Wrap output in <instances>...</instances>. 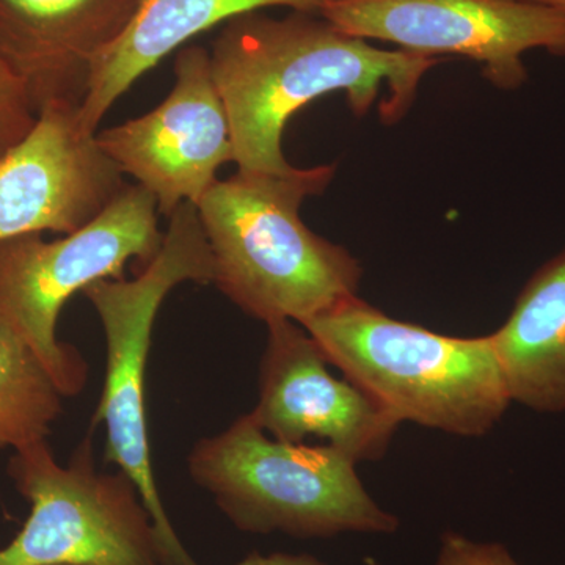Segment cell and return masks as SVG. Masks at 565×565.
Segmentation results:
<instances>
[{
	"label": "cell",
	"mask_w": 565,
	"mask_h": 565,
	"mask_svg": "<svg viewBox=\"0 0 565 565\" xmlns=\"http://www.w3.org/2000/svg\"><path fill=\"white\" fill-rule=\"evenodd\" d=\"M169 218L161 250L136 278L96 281L82 292L106 334V381L93 424L106 427V459L131 479L150 512L161 564L200 565L178 537L156 484L145 390L159 308L181 282L212 285L214 262L195 204L182 203Z\"/></svg>",
	"instance_id": "5"
},
{
	"label": "cell",
	"mask_w": 565,
	"mask_h": 565,
	"mask_svg": "<svg viewBox=\"0 0 565 565\" xmlns=\"http://www.w3.org/2000/svg\"><path fill=\"white\" fill-rule=\"evenodd\" d=\"M140 0H0V61L35 109L81 106L95 63L131 24Z\"/></svg>",
	"instance_id": "12"
},
{
	"label": "cell",
	"mask_w": 565,
	"mask_h": 565,
	"mask_svg": "<svg viewBox=\"0 0 565 565\" xmlns=\"http://www.w3.org/2000/svg\"><path fill=\"white\" fill-rule=\"evenodd\" d=\"M236 565H327L321 559L307 553H281L275 552L269 555L264 553L253 552L250 555L241 559Z\"/></svg>",
	"instance_id": "18"
},
{
	"label": "cell",
	"mask_w": 565,
	"mask_h": 565,
	"mask_svg": "<svg viewBox=\"0 0 565 565\" xmlns=\"http://www.w3.org/2000/svg\"><path fill=\"white\" fill-rule=\"evenodd\" d=\"M9 475L31 515L0 548V565H162L139 490L121 471L95 467L92 435L66 465L47 440L18 449Z\"/></svg>",
	"instance_id": "7"
},
{
	"label": "cell",
	"mask_w": 565,
	"mask_h": 565,
	"mask_svg": "<svg viewBox=\"0 0 565 565\" xmlns=\"http://www.w3.org/2000/svg\"><path fill=\"white\" fill-rule=\"evenodd\" d=\"M319 14L359 39L471 58L503 90L525 84V52L565 57V14L530 0H332Z\"/></svg>",
	"instance_id": "8"
},
{
	"label": "cell",
	"mask_w": 565,
	"mask_h": 565,
	"mask_svg": "<svg viewBox=\"0 0 565 565\" xmlns=\"http://www.w3.org/2000/svg\"><path fill=\"white\" fill-rule=\"evenodd\" d=\"M490 340L512 404L565 414V248L531 275Z\"/></svg>",
	"instance_id": "14"
},
{
	"label": "cell",
	"mask_w": 565,
	"mask_h": 565,
	"mask_svg": "<svg viewBox=\"0 0 565 565\" xmlns=\"http://www.w3.org/2000/svg\"><path fill=\"white\" fill-rule=\"evenodd\" d=\"M434 565H522L500 542L473 541L467 535L446 531Z\"/></svg>",
	"instance_id": "17"
},
{
	"label": "cell",
	"mask_w": 565,
	"mask_h": 565,
	"mask_svg": "<svg viewBox=\"0 0 565 565\" xmlns=\"http://www.w3.org/2000/svg\"><path fill=\"white\" fill-rule=\"evenodd\" d=\"M530 2L542 3L565 14V0H530Z\"/></svg>",
	"instance_id": "19"
},
{
	"label": "cell",
	"mask_w": 565,
	"mask_h": 565,
	"mask_svg": "<svg viewBox=\"0 0 565 565\" xmlns=\"http://www.w3.org/2000/svg\"><path fill=\"white\" fill-rule=\"evenodd\" d=\"M39 110L20 77L0 61V161L35 128Z\"/></svg>",
	"instance_id": "16"
},
{
	"label": "cell",
	"mask_w": 565,
	"mask_h": 565,
	"mask_svg": "<svg viewBox=\"0 0 565 565\" xmlns=\"http://www.w3.org/2000/svg\"><path fill=\"white\" fill-rule=\"evenodd\" d=\"M363 565H384L381 563V561L375 559V557H366V559L363 561Z\"/></svg>",
	"instance_id": "20"
},
{
	"label": "cell",
	"mask_w": 565,
	"mask_h": 565,
	"mask_svg": "<svg viewBox=\"0 0 565 565\" xmlns=\"http://www.w3.org/2000/svg\"><path fill=\"white\" fill-rule=\"evenodd\" d=\"M334 166L289 174H233L196 203L214 262V281L245 315L305 326L356 296L363 269L348 248L311 232L300 218L307 196L333 180Z\"/></svg>",
	"instance_id": "2"
},
{
	"label": "cell",
	"mask_w": 565,
	"mask_h": 565,
	"mask_svg": "<svg viewBox=\"0 0 565 565\" xmlns=\"http://www.w3.org/2000/svg\"><path fill=\"white\" fill-rule=\"evenodd\" d=\"M302 327L330 364L401 424L482 437L511 407L490 334L433 332L397 321L359 296Z\"/></svg>",
	"instance_id": "3"
},
{
	"label": "cell",
	"mask_w": 565,
	"mask_h": 565,
	"mask_svg": "<svg viewBox=\"0 0 565 565\" xmlns=\"http://www.w3.org/2000/svg\"><path fill=\"white\" fill-rule=\"evenodd\" d=\"M63 397L35 353L0 323V452L47 440Z\"/></svg>",
	"instance_id": "15"
},
{
	"label": "cell",
	"mask_w": 565,
	"mask_h": 565,
	"mask_svg": "<svg viewBox=\"0 0 565 565\" xmlns=\"http://www.w3.org/2000/svg\"><path fill=\"white\" fill-rule=\"evenodd\" d=\"M174 76L172 92L156 109L96 132L102 150L154 196L166 217L182 203L196 206L223 163L234 162L232 126L212 77L210 51L182 47Z\"/></svg>",
	"instance_id": "9"
},
{
	"label": "cell",
	"mask_w": 565,
	"mask_h": 565,
	"mask_svg": "<svg viewBox=\"0 0 565 565\" xmlns=\"http://www.w3.org/2000/svg\"><path fill=\"white\" fill-rule=\"evenodd\" d=\"M332 0H140L120 39L103 52L81 104L85 128L98 132L115 102L170 52L207 29L266 7L321 13Z\"/></svg>",
	"instance_id": "13"
},
{
	"label": "cell",
	"mask_w": 565,
	"mask_h": 565,
	"mask_svg": "<svg viewBox=\"0 0 565 565\" xmlns=\"http://www.w3.org/2000/svg\"><path fill=\"white\" fill-rule=\"evenodd\" d=\"M158 202L129 184L102 215L61 239L24 234L0 241V323L28 345L65 397L88 381L87 362L57 337L63 307L93 282L125 278L161 250Z\"/></svg>",
	"instance_id": "6"
},
{
	"label": "cell",
	"mask_w": 565,
	"mask_h": 565,
	"mask_svg": "<svg viewBox=\"0 0 565 565\" xmlns=\"http://www.w3.org/2000/svg\"><path fill=\"white\" fill-rule=\"evenodd\" d=\"M188 465L195 484L244 533L332 539L399 530V519L371 497L351 457L329 445L277 440L250 414L196 441Z\"/></svg>",
	"instance_id": "4"
},
{
	"label": "cell",
	"mask_w": 565,
	"mask_h": 565,
	"mask_svg": "<svg viewBox=\"0 0 565 565\" xmlns=\"http://www.w3.org/2000/svg\"><path fill=\"white\" fill-rule=\"evenodd\" d=\"M211 71L228 114L239 172L289 174L282 154L286 122L327 93L344 92L353 114L379 103L394 125L415 103L437 57L381 50L318 13L273 18L262 10L225 22L212 44Z\"/></svg>",
	"instance_id": "1"
},
{
	"label": "cell",
	"mask_w": 565,
	"mask_h": 565,
	"mask_svg": "<svg viewBox=\"0 0 565 565\" xmlns=\"http://www.w3.org/2000/svg\"><path fill=\"white\" fill-rule=\"evenodd\" d=\"M329 360L302 326H267L252 418L270 437L326 441L353 462H375L388 452L401 423L349 379L330 373Z\"/></svg>",
	"instance_id": "11"
},
{
	"label": "cell",
	"mask_w": 565,
	"mask_h": 565,
	"mask_svg": "<svg viewBox=\"0 0 565 565\" xmlns=\"http://www.w3.org/2000/svg\"><path fill=\"white\" fill-rule=\"evenodd\" d=\"M128 185L96 132L82 122L81 106L50 104L31 134L0 161V241L76 233Z\"/></svg>",
	"instance_id": "10"
}]
</instances>
